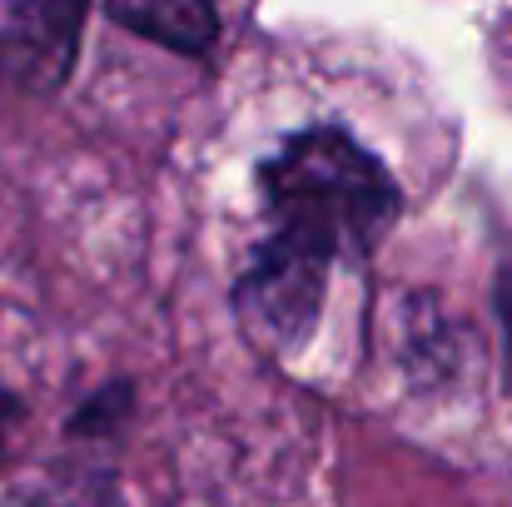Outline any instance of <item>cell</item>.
Segmentation results:
<instances>
[{"instance_id":"cell-2","label":"cell","mask_w":512,"mask_h":507,"mask_svg":"<svg viewBox=\"0 0 512 507\" xmlns=\"http://www.w3.org/2000/svg\"><path fill=\"white\" fill-rule=\"evenodd\" d=\"M80 5H20L10 10V60L30 75V85H55L75 60Z\"/></svg>"},{"instance_id":"cell-6","label":"cell","mask_w":512,"mask_h":507,"mask_svg":"<svg viewBox=\"0 0 512 507\" xmlns=\"http://www.w3.org/2000/svg\"><path fill=\"white\" fill-rule=\"evenodd\" d=\"M15 413H20V408H15V398H10V393L0 388V453H5V443H10V428H15Z\"/></svg>"},{"instance_id":"cell-3","label":"cell","mask_w":512,"mask_h":507,"mask_svg":"<svg viewBox=\"0 0 512 507\" xmlns=\"http://www.w3.org/2000/svg\"><path fill=\"white\" fill-rule=\"evenodd\" d=\"M120 25H130V30H140V35H150V40H160V45H174V50H209V40H214V30H219V20H214V10H204V5H189V0H160V5H115L110 10Z\"/></svg>"},{"instance_id":"cell-5","label":"cell","mask_w":512,"mask_h":507,"mask_svg":"<svg viewBox=\"0 0 512 507\" xmlns=\"http://www.w3.org/2000/svg\"><path fill=\"white\" fill-rule=\"evenodd\" d=\"M498 319H503V358H508V383H512V264L498 279Z\"/></svg>"},{"instance_id":"cell-1","label":"cell","mask_w":512,"mask_h":507,"mask_svg":"<svg viewBox=\"0 0 512 507\" xmlns=\"http://www.w3.org/2000/svg\"><path fill=\"white\" fill-rule=\"evenodd\" d=\"M269 239L254 249L239 309L269 348H299L334 259L368 254L398 219V184L343 130H304L264 165Z\"/></svg>"},{"instance_id":"cell-4","label":"cell","mask_w":512,"mask_h":507,"mask_svg":"<svg viewBox=\"0 0 512 507\" xmlns=\"http://www.w3.org/2000/svg\"><path fill=\"white\" fill-rule=\"evenodd\" d=\"M0 507H105V498H95L85 483H25L15 493H5Z\"/></svg>"}]
</instances>
